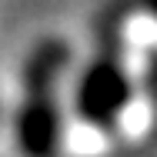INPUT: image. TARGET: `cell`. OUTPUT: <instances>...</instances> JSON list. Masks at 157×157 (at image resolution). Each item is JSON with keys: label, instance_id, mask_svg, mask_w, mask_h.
<instances>
[{"label": "cell", "instance_id": "cell-1", "mask_svg": "<svg viewBox=\"0 0 157 157\" xmlns=\"http://www.w3.org/2000/svg\"><path fill=\"white\" fill-rule=\"evenodd\" d=\"M70 67V47L60 37H44L20 70V104L13 114V144L20 157H57L63 140L60 87L63 70Z\"/></svg>", "mask_w": 157, "mask_h": 157}, {"label": "cell", "instance_id": "cell-4", "mask_svg": "<svg viewBox=\"0 0 157 157\" xmlns=\"http://www.w3.org/2000/svg\"><path fill=\"white\" fill-rule=\"evenodd\" d=\"M0 117H3V107H0Z\"/></svg>", "mask_w": 157, "mask_h": 157}, {"label": "cell", "instance_id": "cell-3", "mask_svg": "<svg viewBox=\"0 0 157 157\" xmlns=\"http://www.w3.org/2000/svg\"><path fill=\"white\" fill-rule=\"evenodd\" d=\"M144 7H147V10H151V13L157 17V0H144Z\"/></svg>", "mask_w": 157, "mask_h": 157}, {"label": "cell", "instance_id": "cell-2", "mask_svg": "<svg viewBox=\"0 0 157 157\" xmlns=\"http://www.w3.org/2000/svg\"><path fill=\"white\" fill-rule=\"evenodd\" d=\"M134 97L127 63L114 40H107L74 80V114L94 130H110Z\"/></svg>", "mask_w": 157, "mask_h": 157}]
</instances>
